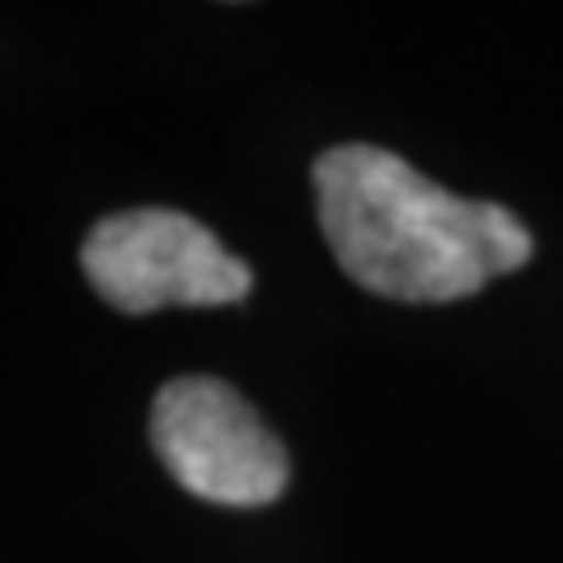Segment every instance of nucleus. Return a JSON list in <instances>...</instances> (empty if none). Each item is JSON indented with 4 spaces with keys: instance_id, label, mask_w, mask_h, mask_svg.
<instances>
[{
    "instance_id": "obj_2",
    "label": "nucleus",
    "mask_w": 563,
    "mask_h": 563,
    "mask_svg": "<svg viewBox=\"0 0 563 563\" xmlns=\"http://www.w3.org/2000/svg\"><path fill=\"white\" fill-rule=\"evenodd\" d=\"M85 277L122 314L165 306H231L254 291L250 263L221 250L202 221L165 207L103 217L85 235Z\"/></svg>"
},
{
    "instance_id": "obj_3",
    "label": "nucleus",
    "mask_w": 563,
    "mask_h": 563,
    "mask_svg": "<svg viewBox=\"0 0 563 563\" xmlns=\"http://www.w3.org/2000/svg\"><path fill=\"white\" fill-rule=\"evenodd\" d=\"M151 442L188 493L221 507H263L287 493L291 461L235 385L179 376L155 395Z\"/></svg>"
},
{
    "instance_id": "obj_1",
    "label": "nucleus",
    "mask_w": 563,
    "mask_h": 563,
    "mask_svg": "<svg viewBox=\"0 0 563 563\" xmlns=\"http://www.w3.org/2000/svg\"><path fill=\"white\" fill-rule=\"evenodd\" d=\"M314 192L343 273L390 301H461L531 258V231L507 207L455 198L380 146L320 155Z\"/></svg>"
}]
</instances>
